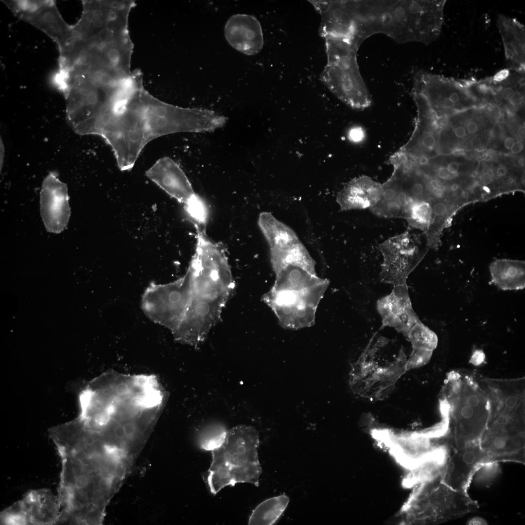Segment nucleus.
Masks as SVG:
<instances>
[{
  "mask_svg": "<svg viewBox=\"0 0 525 525\" xmlns=\"http://www.w3.org/2000/svg\"><path fill=\"white\" fill-rule=\"evenodd\" d=\"M446 0H354L356 31L363 41L377 34L398 43L428 44L440 35Z\"/></svg>",
  "mask_w": 525,
  "mask_h": 525,
  "instance_id": "nucleus-1",
  "label": "nucleus"
},
{
  "mask_svg": "<svg viewBox=\"0 0 525 525\" xmlns=\"http://www.w3.org/2000/svg\"><path fill=\"white\" fill-rule=\"evenodd\" d=\"M259 443V433L252 426L240 425L228 430L222 445L211 451L212 462L206 474L211 493L239 483L259 486L262 472L258 454Z\"/></svg>",
  "mask_w": 525,
  "mask_h": 525,
  "instance_id": "nucleus-2",
  "label": "nucleus"
},
{
  "mask_svg": "<svg viewBox=\"0 0 525 525\" xmlns=\"http://www.w3.org/2000/svg\"><path fill=\"white\" fill-rule=\"evenodd\" d=\"M325 39L327 64L321 74V80L335 96L350 107H368L371 98L360 74L356 57L361 43L355 39Z\"/></svg>",
  "mask_w": 525,
  "mask_h": 525,
  "instance_id": "nucleus-3",
  "label": "nucleus"
},
{
  "mask_svg": "<svg viewBox=\"0 0 525 525\" xmlns=\"http://www.w3.org/2000/svg\"><path fill=\"white\" fill-rule=\"evenodd\" d=\"M477 503L468 493L446 485L440 476L419 485L410 501L408 516L412 523L438 524L476 511Z\"/></svg>",
  "mask_w": 525,
  "mask_h": 525,
  "instance_id": "nucleus-4",
  "label": "nucleus"
},
{
  "mask_svg": "<svg viewBox=\"0 0 525 525\" xmlns=\"http://www.w3.org/2000/svg\"><path fill=\"white\" fill-rule=\"evenodd\" d=\"M406 363L404 352L394 360L381 364L369 344L351 366L349 374L350 388L354 393L363 397L383 399L407 370Z\"/></svg>",
  "mask_w": 525,
  "mask_h": 525,
  "instance_id": "nucleus-5",
  "label": "nucleus"
},
{
  "mask_svg": "<svg viewBox=\"0 0 525 525\" xmlns=\"http://www.w3.org/2000/svg\"><path fill=\"white\" fill-rule=\"evenodd\" d=\"M192 300V283L186 274L168 284H151L143 295L142 307L152 319L174 332L185 318Z\"/></svg>",
  "mask_w": 525,
  "mask_h": 525,
  "instance_id": "nucleus-6",
  "label": "nucleus"
},
{
  "mask_svg": "<svg viewBox=\"0 0 525 525\" xmlns=\"http://www.w3.org/2000/svg\"><path fill=\"white\" fill-rule=\"evenodd\" d=\"M379 249L383 256L381 280L393 286L406 284L408 276L421 257L413 235L406 230L382 242Z\"/></svg>",
  "mask_w": 525,
  "mask_h": 525,
  "instance_id": "nucleus-7",
  "label": "nucleus"
},
{
  "mask_svg": "<svg viewBox=\"0 0 525 525\" xmlns=\"http://www.w3.org/2000/svg\"><path fill=\"white\" fill-rule=\"evenodd\" d=\"M61 506L49 490L29 491L22 499L0 513L2 525H54L59 523Z\"/></svg>",
  "mask_w": 525,
  "mask_h": 525,
  "instance_id": "nucleus-8",
  "label": "nucleus"
},
{
  "mask_svg": "<svg viewBox=\"0 0 525 525\" xmlns=\"http://www.w3.org/2000/svg\"><path fill=\"white\" fill-rule=\"evenodd\" d=\"M491 462L480 443L451 450L442 475V481L458 491L467 492L469 485L476 470L482 464Z\"/></svg>",
  "mask_w": 525,
  "mask_h": 525,
  "instance_id": "nucleus-9",
  "label": "nucleus"
},
{
  "mask_svg": "<svg viewBox=\"0 0 525 525\" xmlns=\"http://www.w3.org/2000/svg\"><path fill=\"white\" fill-rule=\"evenodd\" d=\"M40 213L47 230L59 233L67 227L70 215L67 185L56 173H50L44 179L40 191Z\"/></svg>",
  "mask_w": 525,
  "mask_h": 525,
  "instance_id": "nucleus-10",
  "label": "nucleus"
},
{
  "mask_svg": "<svg viewBox=\"0 0 525 525\" xmlns=\"http://www.w3.org/2000/svg\"><path fill=\"white\" fill-rule=\"evenodd\" d=\"M377 308L383 325L392 327L406 337L420 321L413 309L406 284L394 286L389 294L378 300Z\"/></svg>",
  "mask_w": 525,
  "mask_h": 525,
  "instance_id": "nucleus-11",
  "label": "nucleus"
},
{
  "mask_svg": "<svg viewBox=\"0 0 525 525\" xmlns=\"http://www.w3.org/2000/svg\"><path fill=\"white\" fill-rule=\"evenodd\" d=\"M20 15L56 41L61 55L76 41L73 26L64 21L53 2H36L31 10Z\"/></svg>",
  "mask_w": 525,
  "mask_h": 525,
  "instance_id": "nucleus-12",
  "label": "nucleus"
},
{
  "mask_svg": "<svg viewBox=\"0 0 525 525\" xmlns=\"http://www.w3.org/2000/svg\"><path fill=\"white\" fill-rule=\"evenodd\" d=\"M321 16L320 34L325 37L355 39V23L349 0L311 1Z\"/></svg>",
  "mask_w": 525,
  "mask_h": 525,
  "instance_id": "nucleus-13",
  "label": "nucleus"
},
{
  "mask_svg": "<svg viewBox=\"0 0 525 525\" xmlns=\"http://www.w3.org/2000/svg\"><path fill=\"white\" fill-rule=\"evenodd\" d=\"M145 174L168 194L184 205L196 194L184 171L171 158H159Z\"/></svg>",
  "mask_w": 525,
  "mask_h": 525,
  "instance_id": "nucleus-14",
  "label": "nucleus"
},
{
  "mask_svg": "<svg viewBox=\"0 0 525 525\" xmlns=\"http://www.w3.org/2000/svg\"><path fill=\"white\" fill-rule=\"evenodd\" d=\"M225 38L234 49L247 55L259 53L263 46V37L259 21L253 16L237 14L227 21Z\"/></svg>",
  "mask_w": 525,
  "mask_h": 525,
  "instance_id": "nucleus-15",
  "label": "nucleus"
},
{
  "mask_svg": "<svg viewBox=\"0 0 525 525\" xmlns=\"http://www.w3.org/2000/svg\"><path fill=\"white\" fill-rule=\"evenodd\" d=\"M497 27L508 69L525 72V28L516 18L499 14Z\"/></svg>",
  "mask_w": 525,
  "mask_h": 525,
  "instance_id": "nucleus-16",
  "label": "nucleus"
},
{
  "mask_svg": "<svg viewBox=\"0 0 525 525\" xmlns=\"http://www.w3.org/2000/svg\"><path fill=\"white\" fill-rule=\"evenodd\" d=\"M382 184L367 175L355 177L338 193L336 201L342 211L369 209L378 200Z\"/></svg>",
  "mask_w": 525,
  "mask_h": 525,
  "instance_id": "nucleus-17",
  "label": "nucleus"
},
{
  "mask_svg": "<svg viewBox=\"0 0 525 525\" xmlns=\"http://www.w3.org/2000/svg\"><path fill=\"white\" fill-rule=\"evenodd\" d=\"M408 203L402 188L401 176L393 170L391 176L382 184L378 200L369 210L381 218H404Z\"/></svg>",
  "mask_w": 525,
  "mask_h": 525,
  "instance_id": "nucleus-18",
  "label": "nucleus"
},
{
  "mask_svg": "<svg viewBox=\"0 0 525 525\" xmlns=\"http://www.w3.org/2000/svg\"><path fill=\"white\" fill-rule=\"evenodd\" d=\"M258 224L270 249H284L300 243L296 232L270 212L261 213Z\"/></svg>",
  "mask_w": 525,
  "mask_h": 525,
  "instance_id": "nucleus-19",
  "label": "nucleus"
},
{
  "mask_svg": "<svg viewBox=\"0 0 525 525\" xmlns=\"http://www.w3.org/2000/svg\"><path fill=\"white\" fill-rule=\"evenodd\" d=\"M525 262L499 259L490 266L491 282L503 290H521L525 287Z\"/></svg>",
  "mask_w": 525,
  "mask_h": 525,
  "instance_id": "nucleus-20",
  "label": "nucleus"
},
{
  "mask_svg": "<svg viewBox=\"0 0 525 525\" xmlns=\"http://www.w3.org/2000/svg\"><path fill=\"white\" fill-rule=\"evenodd\" d=\"M432 212L429 224L425 231L427 245L432 248L438 247L443 229L446 227L448 218L462 205L456 204L462 201H449L446 197L434 198L429 201Z\"/></svg>",
  "mask_w": 525,
  "mask_h": 525,
  "instance_id": "nucleus-21",
  "label": "nucleus"
},
{
  "mask_svg": "<svg viewBox=\"0 0 525 525\" xmlns=\"http://www.w3.org/2000/svg\"><path fill=\"white\" fill-rule=\"evenodd\" d=\"M270 250L271 261L275 273L291 265L301 267L315 274V262L301 242L286 249Z\"/></svg>",
  "mask_w": 525,
  "mask_h": 525,
  "instance_id": "nucleus-22",
  "label": "nucleus"
},
{
  "mask_svg": "<svg viewBox=\"0 0 525 525\" xmlns=\"http://www.w3.org/2000/svg\"><path fill=\"white\" fill-rule=\"evenodd\" d=\"M289 502V497L284 494L264 500L253 510L249 517L248 524H274L282 515Z\"/></svg>",
  "mask_w": 525,
  "mask_h": 525,
  "instance_id": "nucleus-23",
  "label": "nucleus"
},
{
  "mask_svg": "<svg viewBox=\"0 0 525 525\" xmlns=\"http://www.w3.org/2000/svg\"><path fill=\"white\" fill-rule=\"evenodd\" d=\"M431 212L432 208L429 201H409L405 210L404 218L406 219L410 227L425 232L430 221Z\"/></svg>",
  "mask_w": 525,
  "mask_h": 525,
  "instance_id": "nucleus-24",
  "label": "nucleus"
},
{
  "mask_svg": "<svg viewBox=\"0 0 525 525\" xmlns=\"http://www.w3.org/2000/svg\"><path fill=\"white\" fill-rule=\"evenodd\" d=\"M407 337L412 344L413 350L433 351L437 346V335L421 321L412 327Z\"/></svg>",
  "mask_w": 525,
  "mask_h": 525,
  "instance_id": "nucleus-25",
  "label": "nucleus"
},
{
  "mask_svg": "<svg viewBox=\"0 0 525 525\" xmlns=\"http://www.w3.org/2000/svg\"><path fill=\"white\" fill-rule=\"evenodd\" d=\"M228 430L220 423L215 422L206 426L200 432L198 444L203 450L212 451L223 443Z\"/></svg>",
  "mask_w": 525,
  "mask_h": 525,
  "instance_id": "nucleus-26",
  "label": "nucleus"
},
{
  "mask_svg": "<svg viewBox=\"0 0 525 525\" xmlns=\"http://www.w3.org/2000/svg\"><path fill=\"white\" fill-rule=\"evenodd\" d=\"M186 212L194 222L195 225L205 226L209 218V209L204 199L195 194L184 205Z\"/></svg>",
  "mask_w": 525,
  "mask_h": 525,
  "instance_id": "nucleus-27",
  "label": "nucleus"
},
{
  "mask_svg": "<svg viewBox=\"0 0 525 525\" xmlns=\"http://www.w3.org/2000/svg\"><path fill=\"white\" fill-rule=\"evenodd\" d=\"M500 468L497 462H489L481 465L475 471L473 477L475 482L488 485L498 475Z\"/></svg>",
  "mask_w": 525,
  "mask_h": 525,
  "instance_id": "nucleus-28",
  "label": "nucleus"
},
{
  "mask_svg": "<svg viewBox=\"0 0 525 525\" xmlns=\"http://www.w3.org/2000/svg\"><path fill=\"white\" fill-rule=\"evenodd\" d=\"M432 352L424 350H413L409 358L407 359V370L425 365L430 360Z\"/></svg>",
  "mask_w": 525,
  "mask_h": 525,
  "instance_id": "nucleus-29",
  "label": "nucleus"
},
{
  "mask_svg": "<svg viewBox=\"0 0 525 525\" xmlns=\"http://www.w3.org/2000/svg\"><path fill=\"white\" fill-rule=\"evenodd\" d=\"M436 143V140L434 135L431 133H427L421 138L420 144L424 149L431 151L434 148Z\"/></svg>",
  "mask_w": 525,
  "mask_h": 525,
  "instance_id": "nucleus-30",
  "label": "nucleus"
},
{
  "mask_svg": "<svg viewBox=\"0 0 525 525\" xmlns=\"http://www.w3.org/2000/svg\"><path fill=\"white\" fill-rule=\"evenodd\" d=\"M364 137V131L360 127H354L351 128L348 133V138L352 142H360Z\"/></svg>",
  "mask_w": 525,
  "mask_h": 525,
  "instance_id": "nucleus-31",
  "label": "nucleus"
},
{
  "mask_svg": "<svg viewBox=\"0 0 525 525\" xmlns=\"http://www.w3.org/2000/svg\"><path fill=\"white\" fill-rule=\"evenodd\" d=\"M107 56L108 60L113 63H118L120 60V53L115 49H112L108 51L107 53Z\"/></svg>",
  "mask_w": 525,
  "mask_h": 525,
  "instance_id": "nucleus-32",
  "label": "nucleus"
},
{
  "mask_svg": "<svg viewBox=\"0 0 525 525\" xmlns=\"http://www.w3.org/2000/svg\"><path fill=\"white\" fill-rule=\"evenodd\" d=\"M479 180L481 184L486 186L491 183L492 177L489 172H484L479 176Z\"/></svg>",
  "mask_w": 525,
  "mask_h": 525,
  "instance_id": "nucleus-33",
  "label": "nucleus"
},
{
  "mask_svg": "<svg viewBox=\"0 0 525 525\" xmlns=\"http://www.w3.org/2000/svg\"><path fill=\"white\" fill-rule=\"evenodd\" d=\"M484 357V354L483 352L479 350H476L473 354L472 360L473 363H479L483 359Z\"/></svg>",
  "mask_w": 525,
  "mask_h": 525,
  "instance_id": "nucleus-34",
  "label": "nucleus"
},
{
  "mask_svg": "<svg viewBox=\"0 0 525 525\" xmlns=\"http://www.w3.org/2000/svg\"><path fill=\"white\" fill-rule=\"evenodd\" d=\"M450 174H455L458 172L459 165L457 162H452L446 167Z\"/></svg>",
  "mask_w": 525,
  "mask_h": 525,
  "instance_id": "nucleus-35",
  "label": "nucleus"
},
{
  "mask_svg": "<svg viewBox=\"0 0 525 525\" xmlns=\"http://www.w3.org/2000/svg\"><path fill=\"white\" fill-rule=\"evenodd\" d=\"M523 145L520 141H517L515 142L511 148V152L513 154H518L520 153L523 149Z\"/></svg>",
  "mask_w": 525,
  "mask_h": 525,
  "instance_id": "nucleus-36",
  "label": "nucleus"
},
{
  "mask_svg": "<svg viewBox=\"0 0 525 525\" xmlns=\"http://www.w3.org/2000/svg\"><path fill=\"white\" fill-rule=\"evenodd\" d=\"M467 130L470 134L475 133L478 129L477 125L473 122H470L467 125Z\"/></svg>",
  "mask_w": 525,
  "mask_h": 525,
  "instance_id": "nucleus-37",
  "label": "nucleus"
},
{
  "mask_svg": "<svg viewBox=\"0 0 525 525\" xmlns=\"http://www.w3.org/2000/svg\"><path fill=\"white\" fill-rule=\"evenodd\" d=\"M455 136L459 138H464L466 134L465 129L461 126L456 128L455 130Z\"/></svg>",
  "mask_w": 525,
  "mask_h": 525,
  "instance_id": "nucleus-38",
  "label": "nucleus"
},
{
  "mask_svg": "<svg viewBox=\"0 0 525 525\" xmlns=\"http://www.w3.org/2000/svg\"><path fill=\"white\" fill-rule=\"evenodd\" d=\"M514 143V139L513 137H508L504 141V146L507 149H511Z\"/></svg>",
  "mask_w": 525,
  "mask_h": 525,
  "instance_id": "nucleus-39",
  "label": "nucleus"
},
{
  "mask_svg": "<svg viewBox=\"0 0 525 525\" xmlns=\"http://www.w3.org/2000/svg\"><path fill=\"white\" fill-rule=\"evenodd\" d=\"M496 174L499 177L504 176L507 174V170L505 167L500 166L497 169Z\"/></svg>",
  "mask_w": 525,
  "mask_h": 525,
  "instance_id": "nucleus-40",
  "label": "nucleus"
},
{
  "mask_svg": "<svg viewBox=\"0 0 525 525\" xmlns=\"http://www.w3.org/2000/svg\"><path fill=\"white\" fill-rule=\"evenodd\" d=\"M525 129L524 126L520 127V128H519V129H518V130L517 131V133H518V136L520 138H522L523 139H525Z\"/></svg>",
  "mask_w": 525,
  "mask_h": 525,
  "instance_id": "nucleus-41",
  "label": "nucleus"
},
{
  "mask_svg": "<svg viewBox=\"0 0 525 525\" xmlns=\"http://www.w3.org/2000/svg\"><path fill=\"white\" fill-rule=\"evenodd\" d=\"M117 18L116 14L113 11H110L107 15V18L110 20H115Z\"/></svg>",
  "mask_w": 525,
  "mask_h": 525,
  "instance_id": "nucleus-42",
  "label": "nucleus"
},
{
  "mask_svg": "<svg viewBox=\"0 0 525 525\" xmlns=\"http://www.w3.org/2000/svg\"><path fill=\"white\" fill-rule=\"evenodd\" d=\"M458 188H459V185L457 184L454 183V184H452V186H451V190L452 191H454V192L456 191H457Z\"/></svg>",
  "mask_w": 525,
  "mask_h": 525,
  "instance_id": "nucleus-43",
  "label": "nucleus"
},
{
  "mask_svg": "<svg viewBox=\"0 0 525 525\" xmlns=\"http://www.w3.org/2000/svg\"><path fill=\"white\" fill-rule=\"evenodd\" d=\"M462 153H463V150H462L461 149H456V150H454V152H453V153L455 155H461V154H462Z\"/></svg>",
  "mask_w": 525,
  "mask_h": 525,
  "instance_id": "nucleus-44",
  "label": "nucleus"
},
{
  "mask_svg": "<svg viewBox=\"0 0 525 525\" xmlns=\"http://www.w3.org/2000/svg\"><path fill=\"white\" fill-rule=\"evenodd\" d=\"M484 159L487 161L490 160L491 159V156L489 155H486L484 156Z\"/></svg>",
  "mask_w": 525,
  "mask_h": 525,
  "instance_id": "nucleus-45",
  "label": "nucleus"
},
{
  "mask_svg": "<svg viewBox=\"0 0 525 525\" xmlns=\"http://www.w3.org/2000/svg\"><path fill=\"white\" fill-rule=\"evenodd\" d=\"M477 175H478V173L476 171H474L472 174V176L473 177H476Z\"/></svg>",
  "mask_w": 525,
  "mask_h": 525,
  "instance_id": "nucleus-46",
  "label": "nucleus"
}]
</instances>
